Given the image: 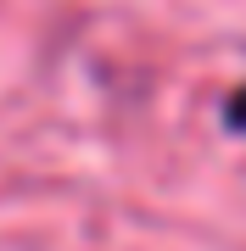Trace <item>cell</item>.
Wrapping results in <instances>:
<instances>
[{"label": "cell", "instance_id": "cell-1", "mask_svg": "<svg viewBox=\"0 0 246 251\" xmlns=\"http://www.w3.org/2000/svg\"><path fill=\"white\" fill-rule=\"evenodd\" d=\"M224 123L235 128V134H246V84H241V90H229V100H224Z\"/></svg>", "mask_w": 246, "mask_h": 251}]
</instances>
